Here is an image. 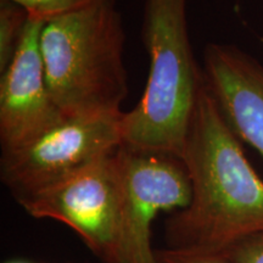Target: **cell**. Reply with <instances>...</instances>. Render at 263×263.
<instances>
[{"label": "cell", "instance_id": "7", "mask_svg": "<svg viewBox=\"0 0 263 263\" xmlns=\"http://www.w3.org/2000/svg\"><path fill=\"white\" fill-rule=\"evenodd\" d=\"M43 25L29 18L14 59L0 72L2 153L27 145L66 118L48 87L39 44Z\"/></svg>", "mask_w": 263, "mask_h": 263}, {"label": "cell", "instance_id": "11", "mask_svg": "<svg viewBox=\"0 0 263 263\" xmlns=\"http://www.w3.org/2000/svg\"><path fill=\"white\" fill-rule=\"evenodd\" d=\"M157 263H232L223 254L178 249L155 250Z\"/></svg>", "mask_w": 263, "mask_h": 263}, {"label": "cell", "instance_id": "9", "mask_svg": "<svg viewBox=\"0 0 263 263\" xmlns=\"http://www.w3.org/2000/svg\"><path fill=\"white\" fill-rule=\"evenodd\" d=\"M29 18L31 16L24 6L10 0H0V72L14 59Z\"/></svg>", "mask_w": 263, "mask_h": 263}, {"label": "cell", "instance_id": "1", "mask_svg": "<svg viewBox=\"0 0 263 263\" xmlns=\"http://www.w3.org/2000/svg\"><path fill=\"white\" fill-rule=\"evenodd\" d=\"M182 159L192 197L167 219V248L224 254L240 240L263 232V180L205 82Z\"/></svg>", "mask_w": 263, "mask_h": 263}, {"label": "cell", "instance_id": "8", "mask_svg": "<svg viewBox=\"0 0 263 263\" xmlns=\"http://www.w3.org/2000/svg\"><path fill=\"white\" fill-rule=\"evenodd\" d=\"M202 76L235 136L263 156V65L234 45L210 43Z\"/></svg>", "mask_w": 263, "mask_h": 263}, {"label": "cell", "instance_id": "3", "mask_svg": "<svg viewBox=\"0 0 263 263\" xmlns=\"http://www.w3.org/2000/svg\"><path fill=\"white\" fill-rule=\"evenodd\" d=\"M140 38L149 57L146 85L122 121V144L183 157L203 84L190 42L186 0H145Z\"/></svg>", "mask_w": 263, "mask_h": 263}, {"label": "cell", "instance_id": "5", "mask_svg": "<svg viewBox=\"0 0 263 263\" xmlns=\"http://www.w3.org/2000/svg\"><path fill=\"white\" fill-rule=\"evenodd\" d=\"M116 159L122 186L118 261L157 263L151 227L161 211L173 213L189 205L188 170L182 157L124 144L117 149Z\"/></svg>", "mask_w": 263, "mask_h": 263}, {"label": "cell", "instance_id": "2", "mask_svg": "<svg viewBox=\"0 0 263 263\" xmlns=\"http://www.w3.org/2000/svg\"><path fill=\"white\" fill-rule=\"evenodd\" d=\"M39 44L51 98L66 117L123 112L126 32L116 0L47 20Z\"/></svg>", "mask_w": 263, "mask_h": 263}, {"label": "cell", "instance_id": "13", "mask_svg": "<svg viewBox=\"0 0 263 263\" xmlns=\"http://www.w3.org/2000/svg\"><path fill=\"white\" fill-rule=\"evenodd\" d=\"M6 263H29V262H26V261H10V262H6Z\"/></svg>", "mask_w": 263, "mask_h": 263}, {"label": "cell", "instance_id": "4", "mask_svg": "<svg viewBox=\"0 0 263 263\" xmlns=\"http://www.w3.org/2000/svg\"><path fill=\"white\" fill-rule=\"evenodd\" d=\"M123 115L66 117L27 145L2 153L3 184L20 202L93 166L122 144Z\"/></svg>", "mask_w": 263, "mask_h": 263}, {"label": "cell", "instance_id": "12", "mask_svg": "<svg viewBox=\"0 0 263 263\" xmlns=\"http://www.w3.org/2000/svg\"><path fill=\"white\" fill-rule=\"evenodd\" d=\"M223 255L232 263H263V232L240 240Z\"/></svg>", "mask_w": 263, "mask_h": 263}, {"label": "cell", "instance_id": "10", "mask_svg": "<svg viewBox=\"0 0 263 263\" xmlns=\"http://www.w3.org/2000/svg\"><path fill=\"white\" fill-rule=\"evenodd\" d=\"M27 10L31 17L47 21L49 18L83 9L100 0H10Z\"/></svg>", "mask_w": 263, "mask_h": 263}, {"label": "cell", "instance_id": "6", "mask_svg": "<svg viewBox=\"0 0 263 263\" xmlns=\"http://www.w3.org/2000/svg\"><path fill=\"white\" fill-rule=\"evenodd\" d=\"M116 151L18 202L34 218L55 219L73 229L103 263H120L122 186Z\"/></svg>", "mask_w": 263, "mask_h": 263}]
</instances>
